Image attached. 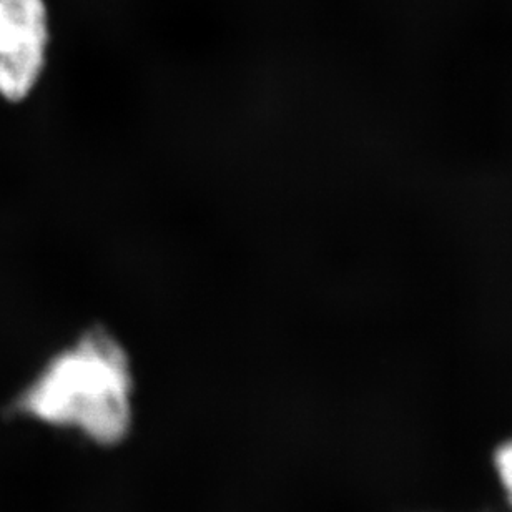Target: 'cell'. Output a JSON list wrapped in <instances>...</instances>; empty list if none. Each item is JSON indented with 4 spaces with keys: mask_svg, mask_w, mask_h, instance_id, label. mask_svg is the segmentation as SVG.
Instances as JSON below:
<instances>
[{
    "mask_svg": "<svg viewBox=\"0 0 512 512\" xmlns=\"http://www.w3.org/2000/svg\"><path fill=\"white\" fill-rule=\"evenodd\" d=\"M137 403L127 351L109 333L89 331L40 366L20 391L17 409L39 428L109 451L132 436Z\"/></svg>",
    "mask_w": 512,
    "mask_h": 512,
    "instance_id": "cell-1",
    "label": "cell"
},
{
    "mask_svg": "<svg viewBox=\"0 0 512 512\" xmlns=\"http://www.w3.org/2000/svg\"><path fill=\"white\" fill-rule=\"evenodd\" d=\"M52 45L45 0H0V97L17 104L39 87Z\"/></svg>",
    "mask_w": 512,
    "mask_h": 512,
    "instance_id": "cell-2",
    "label": "cell"
},
{
    "mask_svg": "<svg viewBox=\"0 0 512 512\" xmlns=\"http://www.w3.org/2000/svg\"><path fill=\"white\" fill-rule=\"evenodd\" d=\"M494 464L498 471L499 481L506 489L509 496V503L512 504V439L503 446H499L498 451L494 454Z\"/></svg>",
    "mask_w": 512,
    "mask_h": 512,
    "instance_id": "cell-3",
    "label": "cell"
}]
</instances>
